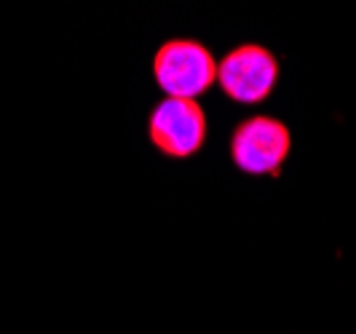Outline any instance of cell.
<instances>
[{"mask_svg":"<svg viewBox=\"0 0 356 334\" xmlns=\"http://www.w3.org/2000/svg\"><path fill=\"white\" fill-rule=\"evenodd\" d=\"M153 75L166 97L196 99L217 83V62L198 40L175 37L156 51Z\"/></svg>","mask_w":356,"mask_h":334,"instance_id":"1","label":"cell"},{"mask_svg":"<svg viewBox=\"0 0 356 334\" xmlns=\"http://www.w3.org/2000/svg\"><path fill=\"white\" fill-rule=\"evenodd\" d=\"M150 140L169 158H191L207 142V115L196 99L166 97L150 112Z\"/></svg>","mask_w":356,"mask_h":334,"instance_id":"4","label":"cell"},{"mask_svg":"<svg viewBox=\"0 0 356 334\" xmlns=\"http://www.w3.org/2000/svg\"><path fill=\"white\" fill-rule=\"evenodd\" d=\"M279 78L276 56L263 46H238L217 65V83L238 105H260L270 97Z\"/></svg>","mask_w":356,"mask_h":334,"instance_id":"3","label":"cell"},{"mask_svg":"<svg viewBox=\"0 0 356 334\" xmlns=\"http://www.w3.org/2000/svg\"><path fill=\"white\" fill-rule=\"evenodd\" d=\"M292 150V134L279 118L254 115L236 126L231 140V158L244 174H279Z\"/></svg>","mask_w":356,"mask_h":334,"instance_id":"2","label":"cell"}]
</instances>
